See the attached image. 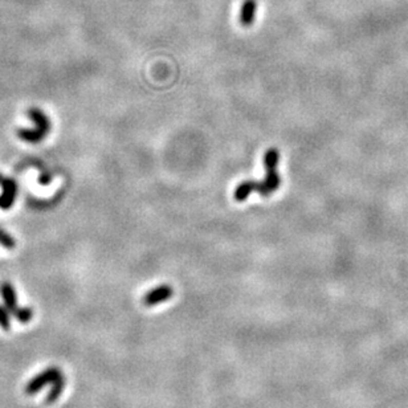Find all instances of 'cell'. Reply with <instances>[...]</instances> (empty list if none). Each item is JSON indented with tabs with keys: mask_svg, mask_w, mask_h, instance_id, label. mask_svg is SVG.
<instances>
[{
	"mask_svg": "<svg viewBox=\"0 0 408 408\" xmlns=\"http://www.w3.org/2000/svg\"><path fill=\"white\" fill-rule=\"evenodd\" d=\"M280 160V153L277 149L272 147L265 153L264 166L267 170L265 179L256 182V180H245L240 183L235 189L233 198L237 201H244L253 191L263 196H269L273 194L281 184V176L277 173V164Z\"/></svg>",
	"mask_w": 408,
	"mask_h": 408,
	"instance_id": "cell-1",
	"label": "cell"
},
{
	"mask_svg": "<svg viewBox=\"0 0 408 408\" xmlns=\"http://www.w3.org/2000/svg\"><path fill=\"white\" fill-rule=\"evenodd\" d=\"M28 116L35 123L32 129H19L17 135L19 138L28 143H40L44 141L50 133V121L44 112H41L39 107H31L28 109Z\"/></svg>",
	"mask_w": 408,
	"mask_h": 408,
	"instance_id": "cell-2",
	"label": "cell"
},
{
	"mask_svg": "<svg viewBox=\"0 0 408 408\" xmlns=\"http://www.w3.org/2000/svg\"><path fill=\"white\" fill-rule=\"evenodd\" d=\"M61 375H63V373H61V370L59 367H48L47 370H44L43 373L36 375L33 379L29 380L28 384L25 386V394L27 395H35L43 387L48 386V384H52Z\"/></svg>",
	"mask_w": 408,
	"mask_h": 408,
	"instance_id": "cell-3",
	"label": "cell"
},
{
	"mask_svg": "<svg viewBox=\"0 0 408 408\" xmlns=\"http://www.w3.org/2000/svg\"><path fill=\"white\" fill-rule=\"evenodd\" d=\"M2 194H0V208L2 210H10L15 203L17 196V183L11 178H3L2 182Z\"/></svg>",
	"mask_w": 408,
	"mask_h": 408,
	"instance_id": "cell-4",
	"label": "cell"
},
{
	"mask_svg": "<svg viewBox=\"0 0 408 408\" xmlns=\"http://www.w3.org/2000/svg\"><path fill=\"white\" fill-rule=\"evenodd\" d=\"M174 290L170 285H159L144 295L143 304L146 306H154V305H158L160 302H164L171 299Z\"/></svg>",
	"mask_w": 408,
	"mask_h": 408,
	"instance_id": "cell-5",
	"label": "cell"
},
{
	"mask_svg": "<svg viewBox=\"0 0 408 408\" xmlns=\"http://www.w3.org/2000/svg\"><path fill=\"white\" fill-rule=\"evenodd\" d=\"M0 295H2L4 306L10 310L11 314H15L19 306H17V295H16V290L12 284L8 281L0 284Z\"/></svg>",
	"mask_w": 408,
	"mask_h": 408,
	"instance_id": "cell-6",
	"label": "cell"
},
{
	"mask_svg": "<svg viewBox=\"0 0 408 408\" xmlns=\"http://www.w3.org/2000/svg\"><path fill=\"white\" fill-rule=\"evenodd\" d=\"M256 10H257V2L256 0H244L239 16L240 24L243 27H251L253 24Z\"/></svg>",
	"mask_w": 408,
	"mask_h": 408,
	"instance_id": "cell-7",
	"label": "cell"
},
{
	"mask_svg": "<svg viewBox=\"0 0 408 408\" xmlns=\"http://www.w3.org/2000/svg\"><path fill=\"white\" fill-rule=\"evenodd\" d=\"M64 387H65V378H64V375H61L59 379H56L53 383H52V388H50L49 394L47 395L45 402H47L48 404L57 402V400H59V398H60L61 393H63Z\"/></svg>",
	"mask_w": 408,
	"mask_h": 408,
	"instance_id": "cell-8",
	"label": "cell"
},
{
	"mask_svg": "<svg viewBox=\"0 0 408 408\" xmlns=\"http://www.w3.org/2000/svg\"><path fill=\"white\" fill-rule=\"evenodd\" d=\"M13 316H15L16 320L19 321L20 324H28L29 321L32 320V317H33V310L31 308H28V306L19 308Z\"/></svg>",
	"mask_w": 408,
	"mask_h": 408,
	"instance_id": "cell-9",
	"label": "cell"
},
{
	"mask_svg": "<svg viewBox=\"0 0 408 408\" xmlns=\"http://www.w3.org/2000/svg\"><path fill=\"white\" fill-rule=\"evenodd\" d=\"M10 310L6 308V306H2L0 305V327L4 330V331H8L11 327V320H10Z\"/></svg>",
	"mask_w": 408,
	"mask_h": 408,
	"instance_id": "cell-10",
	"label": "cell"
},
{
	"mask_svg": "<svg viewBox=\"0 0 408 408\" xmlns=\"http://www.w3.org/2000/svg\"><path fill=\"white\" fill-rule=\"evenodd\" d=\"M0 245L7 249H13L16 245V240L4 229L0 228Z\"/></svg>",
	"mask_w": 408,
	"mask_h": 408,
	"instance_id": "cell-11",
	"label": "cell"
},
{
	"mask_svg": "<svg viewBox=\"0 0 408 408\" xmlns=\"http://www.w3.org/2000/svg\"><path fill=\"white\" fill-rule=\"evenodd\" d=\"M2 179H3V176H2V175H0V182H2Z\"/></svg>",
	"mask_w": 408,
	"mask_h": 408,
	"instance_id": "cell-12",
	"label": "cell"
}]
</instances>
